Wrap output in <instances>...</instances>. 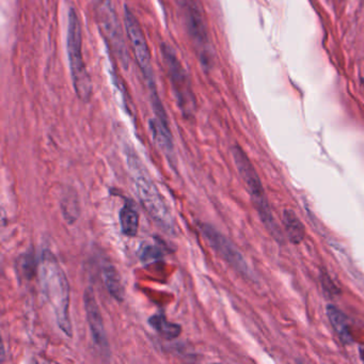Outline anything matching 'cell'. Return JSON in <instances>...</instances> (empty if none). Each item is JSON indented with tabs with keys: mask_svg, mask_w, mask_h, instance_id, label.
Wrapping results in <instances>:
<instances>
[{
	"mask_svg": "<svg viewBox=\"0 0 364 364\" xmlns=\"http://www.w3.org/2000/svg\"><path fill=\"white\" fill-rule=\"evenodd\" d=\"M124 24L125 29L128 35V39L134 50L137 62L141 71V74L145 78L146 87L151 92L152 104L158 105L162 104L156 88V81H155V74L152 65V58L150 53V49L146 43V35L143 33L139 21L127 5L124 8Z\"/></svg>",
	"mask_w": 364,
	"mask_h": 364,
	"instance_id": "8992f818",
	"label": "cell"
},
{
	"mask_svg": "<svg viewBox=\"0 0 364 364\" xmlns=\"http://www.w3.org/2000/svg\"><path fill=\"white\" fill-rule=\"evenodd\" d=\"M174 1L176 2V4L178 5V7H181V5L184 3L185 0H174Z\"/></svg>",
	"mask_w": 364,
	"mask_h": 364,
	"instance_id": "ffe728a7",
	"label": "cell"
},
{
	"mask_svg": "<svg viewBox=\"0 0 364 364\" xmlns=\"http://www.w3.org/2000/svg\"><path fill=\"white\" fill-rule=\"evenodd\" d=\"M148 127H150V132L157 146L167 156H171L174 148H173L172 135L170 132L169 123L162 122L156 118L150 120Z\"/></svg>",
	"mask_w": 364,
	"mask_h": 364,
	"instance_id": "8fae6325",
	"label": "cell"
},
{
	"mask_svg": "<svg viewBox=\"0 0 364 364\" xmlns=\"http://www.w3.org/2000/svg\"><path fill=\"white\" fill-rule=\"evenodd\" d=\"M83 301H85L86 316L89 328H90L93 343L100 350L101 354L108 355L109 354L108 340H107L103 317H101L98 303L97 301V298H95L92 289H88L85 291Z\"/></svg>",
	"mask_w": 364,
	"mask_h": 364,
	"instance_id": "30bf717a",
	"label": "cell"
},
{
	"mask_svg": "<svg viewBox=\"0 0 364 364\" xmlns=\"http://www.w3.org/2000/svg\"><path fill=\"white\" fill-rule=\"evenodd\" d=\"M103 278L107 291L117 301H123L125 298V289L121 280V276L117 268L110 264L104 266Z\"/></svg>",
	"mask_w": 364,
	"mask_h": 364,
	"instance_id": "4fadbf2b",
	"label": "cell"
},
{
	"mask_svg": "<svg viewBox=\"0 0 364 364\" xmlns=\"http://www.w3.org/2000/svg\"><path fill=\"white\" fill-rule=\"evenodd\" d=\"M128 163L135 174L136 188L138 190L139 198L147 213L160 228L169 234H175V224L169 208L167 207L164 198L155 186V184L145 175L140 169L138 158L128 156Z\"/></svg>",
	"mask_w": 364,
	"mask_h": 364,
	"instance_id": "277c9868",
	"label": "cell"
},
{
	"mask_svg": "<svg viewBox=\"0 0 364 364\" xmlns=\"http://www.w3.org/2000/svg\"><path fill=\"white\" fill-rule=\"evenodd\" d=\"M120 224L124 235L134 237L138 233L139 214L133 202H127L120 211Z\"/></svg>",
	"mask_w": 364,
	"mask_h": 364,
	"instance_id": "7c38bea8",
	"label": "cell"
},
{
	"mask_svg": "<svg viewBox=\"0 0 364 364\" xmlns=\"http://www.w3.org/2000/svg\"><path fill=\"white\" fill-rule=\"evenodd\" d=\"M232 155L233 158H234L237 171L241 174L244 185H246V188L249 192L250 196H251L255 208L258 210L262 221L267 226V229L271 232V234L280 240L281 238V232H280L276 221H274L266 199L263 185H262L253 165L249 160L246 153L240 146H234L232 148Z\"/></svg>",
	"mask_w": 364,
	"mask_h": 364,
	"instance_id": "3957f363",
	"label": "cell"
},
{
	"mask_svg": "<svg viewBox=\"0 0 364 364\" xmlns=\"http://www.w3.org/2000/svg\"><path fill=\"white\" fill-rule=\"evenodd\" d=\"M97 11L104 30L109 38L113 49L116 50L121 62L126 67L128 63L127 49L125 45L121 25L119 23L115 8L110 0H97Z\"/></svg>",
	"mask_w": 364,
	"mask_h": 364,
	"instance_id": "9c48e42d",
	"label": "cell"
},
{
	"mask_svg": "<svg viewBox=\"0 0 364 364\" xmlns=\"http://www.w3.org/2000/svg\"><path fill=\"white\" fill-rule=\"evenodd\" d=\"M327 315L340 340H341L344 344L350 343L351 337L348 330V324L347 319H346V316L340 311L338 308L333 306L327 307Z\"/></svg>",
	"mask_w": 364,
	"mask_h": 364,
	"instance_id": "2e32d148",
	"label": "cell"
},
{
	"mask_svg": "<svg viewBox=\"0 0 364 364\" xmlns=\"http://www.w3.org/2000/svg\"><path fill=\"white\" fill-rule=\"evenodd\" d=\"M40 278L43 293L52 309L58 327L71 338L73 334L70 317V288L68 278L52 252L45 250L42 254Z\"/></svg>",
	"mask_w": 364,
	"mask_h": 364,
	"instance_id": "6da1fadb",
	"label": "cell"
},
{
	"mask_svg": "<svg viewBox=\"0 0 364 364\" xmlns=\"http://www.w3.org/2000/svg\"><path fill=\"white\" fill-rule=\"evenodd\" d=\"M33 256L31 254H24L19 260V264L21 265V271L27 278H30L33 274Z\"/></svg>",
	"mask_w": 364,
	"mask_h": 364,
	"instance_id": "d6986e66",
	"label": "cell"
},
{
	"mask_svg": "<svg viewBox=\"0 0 364 364\" xmlns=\"http://www.w3.org/2000/svg\"><path fill=\"white\" fill-rule=\"evenodd\" d=\"M148 324L154 330H156V332L167 340L176 339L181 334V326L174 323H170L163 313L153 315L148 319Z\"/></svg>",
	"mask_w": 364,
	"mask_h": 364,
	"instance_id": "9a60e30c",
	"label": "cell"
},
{
	"mask_svg": "<svg viewBox=\"0 0 364 364\" xmlns=\"http://www.w3.org/2000/svg\"><path fill=\"white\" fill-rule=\"evenodd\" d=\"M62 210L64 217L67 218L68 221L70 223L74 222L77 218V211H78L75 194H67L65 199L62 200Z\"/></svg>",
	"mask_w": 364,
	"mask_h": 364,
	"instance_id": "ac0fdd59",
	"label": "cell"
},
{
	"mask_svg": "<svg viewBox=\"0 0 364 364\" xmlns=\"http://www.w3.org/2000/svg\"><path fill=\"white\" fill-rule=\"evenodd\" d=\"M282 220L289 240L293 243H300L304 238V226L300 219L293 211L285 210Z\"/></svg>",
	"mask_w": 364,
	"mask_h": 364,
	"instance_id": "5bb4252c",
	"label": "cell"
},
{
	"mask_svg": "<svg viewBox=\"0 0 364 364\" xmlns=\"http://www.w3.org/2000/svg\"><path fill=\"white\" fill-rule=\"evenodd\" d=\"M164 252L162 248L157 244L153 243H145L142 244L139 250V258L143 263L148 265L153 264L155 262H158L163 259Z\"/></svg>",
	"mask_w": 364,
	"mask_h": 364,
	"instance_id": "e0dca14e",
	"label": "cell"
},
{
	"mask_svg": "<svg viewBox=\"0 0 364 364\" xmlns=\"http://www.w3.org/2000/svg\"><path fill=\"white\" fill-rule=\"evenodd\" d=\"M68 55L70 72L75 93L80 100L88 101L93 93L91 77L82 55V32L79 16L74 8L69 12Z\"/></svg>",
	"mask_w": 364,
	"mask_h": 364,
	"instance_id": "7a4b0ae2",
	"label": "cell"
},
{
	"mask_svg": "<svg viewBox=\"0 0 364 364\" xmlns=\"http://www.w3.org/2000/svg\"><path fill=\"white\" fill-rule=\"evenodd\" d=\"M199 229L212 248L221 256L226 263H229L234 269L243 274V276L250 277V269L243 256L228 238L215 229L214 226L207 223L200 222Z\"/></svg>",
	"mask_w": 364,
	"mask_h": 364,
	"instance_id": "ba28073f",
	"label": "cell"
},
{
	"mask_svg": "<svg viewBox=\"0 0 364 364\" xmlns=\"http://www.w3.org/2000/svg\"><path fill=\"white\" fill-rule=\"evenodd\" d=\"M160 53L178 108L185 117H192L195 111L196 101L187 71L178 59L176 51L166 42L160 44Z\"/></svg>",
	"mask_w": 364,
	"mask_h": 364,
	"instance_id": "5b68a950",
	"label": "cell"
},
{
	"mask_svg": "<svg viewBox=\"0 0 364 364\" xmlns=\"http://www.w3.org/2000/svg\"><path fill=\"white\" fill-rule=\"evenodd\" d=\"M183 11L189 38L203 67L210 69L213 63V47L201 8L195 0H185L180 7Z\"/></svg>",
	"mask_w": 364,
	"mask_h": 364,
	"instance_id": "52a82bcc",
	"label": "cell"
}]
</instances>
